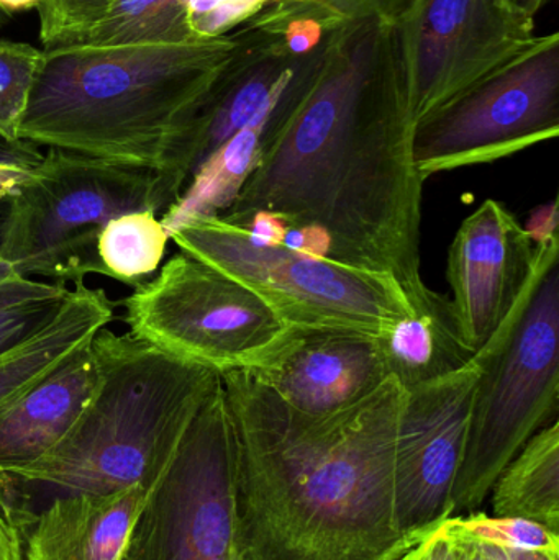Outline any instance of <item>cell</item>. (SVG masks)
I'll use <instances>...</instances> for the list:
<instances>
[{"mask_svg":"<svg viewBox=\"0 0 559 560\" xmlns=\"http://www.w3.org/2000/svg\"><path fill=\"white\" fill-rule=\"evenodd\" d=\"M268 0H184L190 30L197 38L226 35L252 19Z\"/></svg>","mask_w":559,"mask_h":560,"instance_id":"obj_28","label":"cell"},{"mask_svg":"<svg viewBox=\"0 0 559 560\" xmlns=\"http://www.w3.org/2000/svg\"><path fill=\"white\" fill-rule=\"evenodd\" d=\"M282 246L312 256V258H328L330 256L331 240L324 229L317 225H288Z\"/></svg>","mask_w":559,"mask_h":560,"instance_id":"obj_30","label":"cell"},{"mask_svg":"<svg viewBox=\"0 0 559 560\" xmlns=\"http://www.w3.org/2000/svg\"><path fill=\"white\" fill-rule=\"evenodd\" d=\"M115 0H42L38 9L43 49L78 45Z\"/></svg>","mask_w":559,"mask_h":560,"instance_id":"obj_27","label":"cell"},{"mask_svg":"<svg viewBox=\"0 0 559 560\" xmlns=\"http://www.w3.org/2000/svg\"><path fill=\"white\" fill-rule=\"evenodd\" d=\"M416 121L396 23L340 26L317 78L265 138L258 167L219 217L242 225L266 210L288 225L321 226L328 258L394 276L410 302L427 287Z\"/></svg>","mask_w":559,"mask_h":560,"instance_id":"obj_1","label":"cell"},{"mask_svg":"<svg viewBox=\"0 0 559 560\" xmlns=\"http://www.w3.org/2000/svg\"><path fill=\"white\" fill-rule=\"evenodd\" d=\"M62 302L65 299L43 300L0 310V354L48 325L61 308Z\"/></svg>","mask_w":559,"mask_h":560,"instance_id":"obj_29","label":"cell"},{"mask_svg":"<svg viewBox=\"0 0 559 560\" xmlns=\"http://www.w3.org/2000/svg\"><path fill=\"white\" fill-rule=\"evenodd\" d=\"M233 46L230 32L171 45L43 49L19 140L158 170L177 121Z\"/></svg>","mask_w":559,"mask_h":560,"instance_id":"obj_3","label":"cell"},{"mask_svg":"<svg viewBox=\"0 0 559 560\" xmlns=\"http://www.w3.org/2000/svg\"><path fill=\"white\" fill-rule=\"evenodd\" d=\"M559 133V35L524 49L420 117L414 160L422 179L496 163Z\"/></svg>","mask_w":559,"mask_h":560,"instance_id":"obj_8","label":"cell"},{"mask_svg":"<svg viewBox=\"0 0 559 560\" xmlns=\"http://www.w3.org/2000/svg\"><path fill=\"white\" fill-rule=\"evenodd\" d=\"M42 0H0L2 12H19V10L35 9Z\"/></svg>","mask_w":559,"mask_h":560,"instance_id":"obj_39","label":"cell"},{"mask_svg":"<svg viewBox=\"0 0 559 560\" xmlns=\"http://www.w3.org/2000/svg\"><path fill=\"white\" fill-rule=\"evenodd\" d=\"M196 38L187 20L184 0H115L78 45L120 48L171 45Z\"/></svg>","mask_w":559,"mask_h":560,"instance_id":"obj_22","label":"cell"},{"mask_svg":"<svg viewBox=\"0 0 559 560\" xmlns=\"http://www.w3.org/2000/svg\"><path fill=\"white\" fill-rule=\"evenodd\" d=\"M512 5L515 9L521 10V12L527 13L528 16L537 15L541 9H544L547 3H550L551 0H511Z\"/></svg>","mask_w":559,"mask_h":560,"instance_id":"obj_38","label":"cell"},{"mask_svg":"<svg viewBox=\"0 0 559 560\" xmlns=\"http://www.w3.org/2000/svg\"><path fill=\"white\" fill-rule=\"evenodd\" d=\"M235 424L240 533L249 560H399L439 526L404 532L396 443L406 388L389 375L311 417L248 371L220 374Z\"/></svg>","mask_w":559,"mask_h":560,"instance_id":"obj_2","label":"cell"},{"mask_svg":"<svg viewBox=\"0 0 559 560\" xmlns=\"http://www.w3.org/2000/svg\"><path fill=\"white\" fill-rule=\"evenodd\" d=\"M494 516L531 520L559 535V423L541 428L492 487Z\"/></svg>","mask_w":559,"mask_h":560,"instance_id":"obj_21","label":"cell"},{"mask_svg":"<svg viewBox=\"0 0 559 560\" xmlns=\"http://www.w3.org/2000/svg\"><path fill=\"white\" fill-rule=\"evenodd\" d=\"M453 539V538H452ZM456 548H458L459 560H491L486 555L485 549L475 542L456 541Z\"/></svg>","mask_w":559,"mask_h":560,"instance_id":"obj_37","label":"cell"},{"mask_svg":"<svg viewBox=\"0 0 559 560\" xmlns=\"http://www.w3.org/2000/svg\"><path fill=\"white\" fill-rule=\"evenodd\" d=\"M174 245L259 296L288 328L380 336L409 315V299L387 272L256 245L242 226L203 217L170 233Z\"/></svg>","mask_w":559,"mask_h":560,"instance_id":"obj_7","label":"cell"},{"mask_svg":"<svg viewBox=\"0 0 559 560\" xmlns=\"http://www.w3.org/2000/svg\"><path fill=\"white\" fill-rule=\"evenodd\" d=\"M102 378L68 436L28 466L0 474L20 489L108 493L154 487L220 381L130 331L101 329L91 342Z\"/></svg>","mask_w":559,"mask_h":560,"instance_id":"obj_4","label":"cell"},{"mask_svg":"<svg viewBox=\"0 0 559 560\" xmlns=\"http://www.w3.org/2000/svg\"><path fill=\"white\" fill-rule=\"evenodd\" d=\"M242 229L248 233L249 238L261 246H279L282 245L286 232H288V223L284 219L276 215L272 212H266V210H259V212L252 213L246 217L245 222L242 223Z\"/></svg>","mask_w":559,"mask_h":560,"instance_id":"obj_31","label":"cell"},{"mask_svg":"<svg viewBox=\"0 0 559 560\" xmlns=\"http://www.w3.org/2000/svg\"><path fill=\"white\" fill-rule=\"evenodd\" d=\"M281 94L252 124L200 164L179 199L160 219L167 235L189 220L222 215L232 207L258 167L266 131Z\"/></svg>","mask_w":559,"mask_h":560,"instance_id":"obj_20","label":"cell"},{"mask_svg":"<svg viewBox=\"0 0 559 560\" xmlns=\"http://www.w3.org/2000/svg\"><path fill=\"white\" fill-rule=\"evenodd\" d=\"M443 526L456 541L559 556V535L531 520L473 512L450 516Z\"/></svg>","mask_w":559,"mask_h":560,"instance_id":"obj_25","label":"cell"},{"mask_svg":"<svg viewBox=\"0 0 559 560\" xmlns=\"http://www.w3.org/2000/svg\"><path fill=\"white\" fill-rule=\"evenodd\" d=\"M232 32V52L184 112L161 156L158 171L173 202L210 154L278 98L305 58L330 33L294 23L253 22Z\"/></svg>","mask_w":559,"mask_h":560,"instance_id":"obj_11","label":"cell"},{"mask_svg":"<svg viewBox=\"0 0 559 560\" xmlns=\"http://www.w3.org/2000/svg\"><path fill=\"white\" fill-rule=\"evenodd\" d=\"M114 306L101 287L75 282L48 325L0 354V410L107 328Z\"/></svg>","mask_w":559,"mask_h":560,"instance_id":"obj_18","label":"cell"},{"mask_svg":"<svg viewBox=\"0 0 559 560\" xmlns=\"http://www.w3.org/2000/svg\"><path fill=\"white\" fill-rule=\"evenodd\" d=\"M481 374L475 355L465 368L406 390L396 443L397 518L404 532L453 516V487Z\"/></svg>","mask_w":559,"mask_h":560,"instance_id":"obj_13","label":"cell"},{"mask_svg":"<svg viewBox=\"0 0 559 560\" xmlns=\"http://www.w3.org/2000/svg\"><path fill=\"white\" fill-rule=\"evenodd\" d=\"M121 303L135 338L219 374L252 371L288 329L252 290L183 252Z\"/></svg>","mask_w":559,"mask_h":560,"instance_id":"obj_10","label":"cell"},{"mask_svg":"<svg viewBox=\"0 0 559 560\" xmlns=\"http://www.w3.org/2000/svg\"><path fill=\"white\" fill-rule=\"evenodd\" d=\"M2 10H0V23H3Z\"/></svg>","mask_w":559,"mask_h":560,"instance_id":"obj_41","label":"cell"},{"mask_svg":"<svg viewBox=\"0 0 559 560\" xmlns=\"http://www.w3.org/2000/svg\"><path fill=\"white\" fill-rule=\"evenodd\" d=\"M414 0H268L249 22L261 25H295L334 32L368 19L397 22Z\"/></svg>","mask_w":559,"mask_h":560,"instance_id":"obj_24","label":"cell"},{"mask_svg":"<svg viewBox=\"0 0 559 560\" xmlns=\"http://www.w3.org/2000/svg\"><path fill=\"white\" fill-rule=\"evenodd\" d=\"M91 342L0 410V474L46 456L78 423L102 378Z\"/></svg>","mask_w":559,"mask_h":560,"instance_id":"obj_17","label":"cell"},{"mask_svg":"<svg viewBox=\"0 0 559 560\" xmlns=\"http://www.w3.org/2000/svg\"><path fill=\"white\" fill-rule=\"evenodd\" d=\"M476 358L482 374L453 487V516L476 512L528 440L558 420L559 238L537 246L531 282Z\"/></svg>","mask_w":559,"mask_h":560,"instance_id":"obj_5","label":"cell"},{"mask_svg":"<svg viewBox=\"0 0 559 560\" xmlns=\"http://www.w3.org/2000/svg\"><path fill=\"white\" fill-rule=\"evenodd\" d=\"M427 539L422 542V545L417 546V548H414L412 551L407 552V555L403 556V558L399 560H422L423 555H426L427 551Z\"/></svg>","mask_w":559,"mask_h":560,"instance_id":"obj_40","label":"cell"},{"mask_svg":"<svg viewBox=\"0 0 559 560\" xmlns=\"http://www.w3.org/2000/svg\"><path fill=\"white\" fill-rule=\"evenodd\" d=\"M445 522V520H443ZM443 522L427 539V551L422 560H459L458 548L452 536L446 533Z\"/></svg>","mask_w":559,"mask_h":560,"instance_id":"obj_34","label":"cell"},{"mask_svg":"<svg viewBox=\"0 0 559 560\" xmlns=\"http://www.w3.org/2000/svg\"><path fill=\"white\" fill-rule=\"evenodd\" d=\"M171 206L154 167L48 148L10 197L0 258L23 278L84 282L105 276L97 240L108 220Z\"/></svg>","mask_w":559,"mask_h":560,"instance_id":"obj_6","label":"cell"},{"mask_svg":"<svg viewBox=\"0 0 559 560\" xmlns=\"http://www.w3.org/2000/svg\"><path fill=\"white\" fill-rule=\"evenodd\" d=\"M537 245L514 213L486 200L449 249L446 279L463 341L478 352L508 318L534 275Z\"/></svg>","mask_w":559,"mask_h":560,"instance_id":"obj_14","label":"cell"},{"mask_svg":"<svg viewBox=\"0 0 559 560\" xmlns=\"http://www.w3.org/2000/svg\"><path fill=\"white\" fill-rule=\"evenodd\" d=\"M410 306L406 318L376 336L387 375L406 390L452 374L476 355L463 341L449 296L427 285Z\"/></svg>","mask_w":559,"mask_h":560,"instance_id":"obj_19","label":"cell"},{"mask_svg":"<svg viewBox=\"0 0 559 560\" xmlns=\"http://www.w3.org/2000/svg\"><path fill=\"white\" fill-rule=\"evenodd\" d=\"M481 546L491 560H559V556L544 555V552L509 551V549Z\"/></svg>","mask_w":559,"mask_h":560,"instance_id":"obj_36","label":"cell"},{"mask_svg":"<svg viewBox=\"0 0 559 560\" xmlns=\"http://www.w3.org/2000/svg\"><path fill=\"white\" fill-rule=\"evenodd\" d=\"M167 242L158 213L140 210L108 220L98 235L97 255L107 278L138 287L160 268Z\"/></svg>","mask_w":559,"mask_h":560,"instance_id":"obj_23","label":"cell"},{"mask_svg":"<svg viewBox=\"0 0 559 560\" xmlns=\"http://www.w3.org/2000/svg\"><path fill=\"white\" fill-rule=\"evenodd\" d=\"M558 217L557 200L547 203V206H540L532 212L531 219H528L524 229L535 245L538 246L541 243L558 238Z\"/></svg>","mask_w":559,"mask_h":560,"instance_id":"obj_32","label":"cell"},{"mask_svg":"<svg viewBox=\"0 0 559 560\" xmlns=\"http://www.w3.org/2000/svg\"><path fill=\"white\" fill-rule=\"evenodd\" d=\"M394 23L416 120L535 38L511 0H414Z\"/></svg>","mask_w":559,"mask_h":560,"instance_id":"obj_12","label":"cell"},{"mask_svg":"<svg viewBox=\"0 0 559 560\" xmlns=\"http://www.w3.org/2000/svg\"><path fill=\"white\" fill-rule=\"evenodd\" d=\"M33 167L0 161V202L10 199Z\"/></svg>","mask_w":559,"mask_h":560,"instance_id":"obj_35","label":"cell"},{"mask_svg":"<svg viewBox=\"0 0 559 560\" xmlns=\"http://www.w3.org/2000/svg\"><path fill=\"white\" fill-rule=\"evenodd\" d=\"M151 489L65 493L36 513L3 495L0 502L19 526L25 560H121Z\"/></svg>","mask_w":559,"mask_h":560,"instance_id":"obj_16","label":"cell"},{"mask_svg":"<svg viewBox=\"0 0 559 560\" xmlns=\"http://www.w3.org/2000/svg\"><path fill=\"white\" fill-rule=\"evenodd\" d=\"M0 560H25L19 526L0 502Z\"/></svg>","mask_w":559,"mask_h":560,"instance_id":"obj_33","label":"cell"},{"mask_svg":"<svg viewBox=\"0 0 559 560\" xmlns=\"http://www.w3.org/2000/svg\"><path fill=\"white\" fill-rule=\"evenodd\" d=\"M45 51L30 43L0 38V137L19 140V128L43 65Z\"/></svg>","mask_w":559,"mask_h":560,"instance_id":"obj_26","label":"cell"},{"mask_svg":"<svg viewBox=\"0 0 559 560\" xmlns=\"http://www.w3.org/2000/svg\"><path fill=\"white\" fill-rule=\"evenodd\" d=\"M248 372L311 417L345 410L389 377L376 336L347 329L288 328Z\"/></svg>","mask_w":559,"mask_h":560,"instance_id":"obj_15","label":"cell"},{"mask_svg":"<svg viewBox=\"0 0 559 560\" xmlns=\"http://www.w3.org/2000/svg\"><path fill=\"white\" fill-rule=\"evenodd\" d=\"M236 469L235 424L220 378L151 489L121 560H249Z\"/></svg>","mask_w":559,"mask_h":560,"instance_id":"obj_9","label":"cell"}]
</instances>
